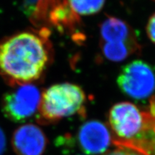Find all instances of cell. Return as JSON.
<instances>
[{
  "label": "cell",
  "mask_w": 155,
  "mask_h": 155,
  "mask_svg": "<svg viewBox=\"0 0 155 155\" xmlns=\"http://www.w3.org/2000/svg\"><path fill=\"white\" fill-rule=\"evenodd\" d=\"M48 53L37 35L23 32L0 43V73L10 84H28L45 69Z\"/></svg>",
  "instance_id": "1"
},
{
  "label": "cell",
  "mask_w": 155,
  "mask_h": 155,
  "mask_svg": "<svg viewBox=\"0 0 155 155\" xmlns=\"http://www.w3.org/2000/svg\"><path fill=\"white\" fill-rule=\"evenodd\" d=\"M108 124L124 147L144 155H155V112L141 111L130 102H120L111 108Z\"/></svg>",
  "instance_id": "2"
},
{
  "label": "cell",
  "mask_w": 155,
  "mask_h": 155,
  "mask_svg": "<svg viewBox=\"0 0 155 155\" xmlns=\"http://www.w3.org/2000/svg\"><path fill=\"white\" fill-rule=\"evenodd\" d=\"M86 96L80 86L62 83L51 86L41 94L38 108L39 123L48 124L81 114Z\"/></svg>",
  "instance_id": "3"
},
{
  "label": "cell",
  "mask_w": 155,
  "mask_h": 155,
  "mask_svg": "<svg viewBox=\"0 0 155 155\" xmlns=\"http://www.w3.org/2000/svg\"><path fill=\"white\" fill-rule=\"evenodd\" d=\"M117 84L129 97L137 100L147 99L155 91V73L145 62L134 61L122 68Z\"/></svg>",
  "instance_id": "4"
},
{
  "label": "cell",
  "mask_w": 155,
  "mask_h": 155,
  "mask_svg": "<svg viewBox=\"0 0 155 155\" xmlns=\"http://www.w3.org/2000/svg\"><path fill=\"white\" fill-rule=\"evenodd\" d=\"M41 93L34 85L23 84L5 94L2 108L7 119L14 122H22L38 111Z\"/></svg>",
  "instance_id": "5"
},
{
  "label": "cell",
  "mask_w": 155,
  "mask_h": 155,
  "mask_svg": "<svg viewBox=\"0 0 155 155\" xmlns=\"http://www.w3.org/2000/svg\"><path fill=\"white\" fill-rule=\"evenodd\" d=\"M78 142L86 155H102L108 151L113 138L110 129L101 121L91 120L78 131Z\"/></svg>",
  "instance_id": "6"
},
{
  "label": "cell",
  "mask_w": 155,
  "mask_h": 155,
  "mask_svg": "<svg viewBox=\"0 0 155 155\" xmlns=\"http://www.w3.org/2000/svg\"><path fill=\"white\" fill-rule=\"evenodd\" d=\"M12 144L17 155H42L47 147L48 139L40 127L27 124L15 131Z\"/></svg>",
  "instance_id": "7"
},
{
  "label": "cell",
  "mask_w": 155,
  "mask_h": 155,
  "mask_svg": "<svg viewBox=\"0 0 155 155\" xmlns=\"http://www.w3.org/2000/svg\"><path fill=\"white\" fill-rule=\"evenodd\" d=\"M100 34L103 42H123L135 45L131 29L127 23L116 17H109L102 23Z\"/></svg>",
  "instance_id": "8"
},
{
  "label": "cell",
  "mask_w": 155,
  "mask_h": 155,
  "mask_svg": "<svg viewBox=\"0 0 155 155\" xmlns=\"http://www.w3.org/2000/svg\"><path fill=\"white\" fill-rule=\"evenodd\" d=\"M134 47V45L123 42H103L102 50L104 56L109 61L120 62L130 55Z\"/></svg>",
  "instance_id": "9"
},
{
  "label": "cell",
  "mask_w": 155,
  "mask_h": 155,
  "mask_svg": "<svg viewBox=\"0 0 155 155\" xmlns=\"http://www.w3.org/2000/svg\"><path fill=\"white\" fill-rule=\"evenodd\" d=\"M106 0H68L69 5L79 15H91L103 8Z\"/></svg>",
  "instance_id": "10"
},
{
  "label": "cell",
  "mask_w": 155,
  "mask_h": 155,
  "mask_svg": "<svg viewBox=\"0 0 155 155\" xmlns=\"http://www.w3.org/2000/svg\"><path fill=\"white\" fill-rule=\"evenodd\" d=\"M102 155H144L138 151L127 147H120L119 148L109 150Z\"/></svg>",
  "instance_id": "11"
},
{
  "label": "cell",
  "mask_w": 155,
  "mask_h": 155,
  "mask_svg": "<svg viewBox=\"0 0 155 155\" xmlns=\"http://www.w3.org/2000/svg\"><path fill=\"white\" fill-rule=\"evenodd\" d=\"M147 32L150 40L155 43V13L149 19L147 25Z\"/></svg>",
  "instance_id": "12"
},
{
  "label": "cell",
  "mask_w": 155,
  "mask_h": 155,
  "mask_svg": "<svg viewBox=\"0 0 155 155\" xmlns=\"http://www.w3.org/2000/svg\"><path fill=\"white\" fill-rule=\"evenodd\" d=\"M6 137L2 129L0 128V155H2L6 148Z\"/></svg>",
  "instance_id": "13"
}]
</instances>
